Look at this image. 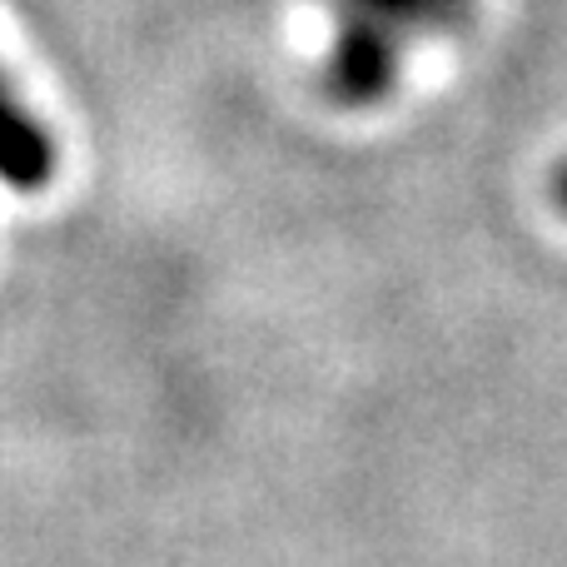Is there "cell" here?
<instances>
[{"mask_svg": "<svg viewBox=\"0 0 567 567\" xmlns=\"http://www.w3.org/2000/svg\"><path fill=\"white\" fill-rule=\"evenodd\" d=\"M558 199H563V209H567V169H563V179H558Z\"/></svg>", "mask_w": 567, "mask_h": 567, "instance_id": "3", "label": "cell"}, {"mask_svg": "<svg viewBox=\"0 0 567 567\" xmlns=\"http://www.w3.org/2000/svg\"><path fill=\"white\" fill-rule=\"evenodd\" d=\"M339 30L329 45V95L359 110L393 90L409 35H439L468 20L473 0H333Z\"/></svg>", "mask_w": 567, "mask_h": 567, "instance_id": "1", "label": "cell"}, {"mask_svg": "<svg viewBox=\"0 0 567 567\" xmlns=\"http://www.w3.org/2000/svg\"><path fill=\"white\" fill-rule=\"evenodd\" d=\"M60 175V145L0 70V185L40 195Z\"/></svg>", "mask_w": 567, "mask_h": 567, "instance_id": "2", "label": "cell"}]
</instances>
